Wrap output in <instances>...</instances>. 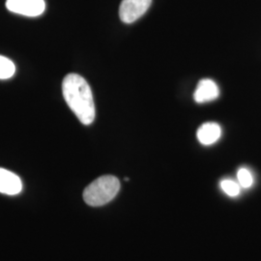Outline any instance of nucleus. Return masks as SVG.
I'll use <instances>...</instances> for the list:
<instances>
[{"label":"nucleus","mask_w":261,"mask_h":261,"mask_svg":"<svg viewBox=\"0 0 261 261\" xmlns=\"http://www.w3.org/2000/svg\"><path fill=\"white\" fill-rule=\"evenodd\" d=\"M66 103L84 125H90L95 119L93 94L82 75L69 74L62 84Z\"/></svg>","instance_id":"f257e3e1"},{"label":"nucleus","mask_w":261,"mask_h":261,"mask_svg":"<svg viewBox=\"0 0 261 261\" xmlns=\"http://www.w3.org/2000/svg\"><path fill=\"white\" fill-rule=\"evenodd\" d=\"M120 190V182L113 175H103L97 178L85 188L84 199L86 204L98 207L103 206L117 196Z\"/></svg>","instance_id":"f03ea898"},{"label":"nucleus","mask_w":261,"mask_h":261,"mask_svg":"<svg viewBox=\"0 0 261 261\" xmlns=\"http://www.w3.org/2000/svg\"><path fill=\"white\" fill-rule=\"evenodd\" d=\"M151 3L152 0H123L119 8L120 19L125 23H133L147 12Z\"/></svg>","instance_id":"7ed1b4c3"},{"label":"nucleus","mask_w":261,"mask_h":261,"mask_svg":"<svg viewBox=\"0 0 261 261\" xmlns=\"http://www.w3.org/2000/svg\"><path fill=\"white\" fill-rule=\"evenodd\" d=\"M6 7L10 12L27 17H38L46 9L45 0H7Z\"/></svg>","instance_id":"20e7f679"},{"label":"nucleus","mask_w":261,"mask_h":261,"mask_svg":"<svg viewBox=\"0 0 261 261\" xmlns=\"http://www.w3.org/2000/svg\"><path fill=\"white\" fill-rule=\"evenodd\" d=\"M220 90L215 82L209 79L201 80L194 94V99L196 103H204L212 102L219 97Z\"/></svg>","instance_id":"39448f33"},{"label":"nucleus","mask_w":261,"mask_h":261,"mask_svg":"<svg viewBox=\"0 0 261 261\" xmlns=\"http://www.w3.org/2000/svg\"><path fill=\"white\" fill-rule=\"evenodd\" d=\"M22 190V182L20 178L7 169L0 168V193L15 196Z\"/></svg>","instance_id":"423d86ee"},{"label":"nucleus","mask_w":261,"mask_h":261,"mask_svg":"<svg viewBox=\"0 0 261 261\" xmlns=\"http://www.w3.org/2000/svg\"><path fill=\"white\" fill-rule=\"evenodd\" d=\"M197 140L203 145L214 144L221 138L222 130L219 124L215 122L204 123L197 130Z\"/></svg>","instance_id":"0eeeda50"},{"label":"nucleus","mask_w":261,"mask_h":261,"mask_svg":"<svg viewBox=\"0 0 261 261\" xmlns=\"http://www.w3.org/2000/svg\"><path fill=\"white\" fill-rule=\"evenodd\" d=\"M16 66L4 56H0V80H8L15 75Z\"/></svg>","instance_id":"6e6552de"},{"label":"nucleus","mask_w":261,"mask_h":261,"mask_svg":"<svg viewBox=\"0 0 261 261\" xmlns=\"http://www.w3.org/2000/svg\"><path fill=\"white\" fill-rule=\"evenodd\" d=\"M221 188L224 191V194H226L228 196L235 197L240 194V188L239 183L235 182L233 180L230 179H224L221 182Z\"/></svg>","instance_id":"1a4fd4ad"},{"label":"nucleus","mask_w":261,"mask_h":261,"mask_svg":"<svg viewBox=\"0 0 261 261\" xmlns=\"http://www.w3.org/2000/svg\"><path fill=\"white\" fill-rule=\"evenodd\" d=\"M237 179H238L239 185L244 189L251 188L252 183H253V177H252V173L247 168H242L238 170Z\"/></svg>","instance_id":"9d476101"}]
</instances>
